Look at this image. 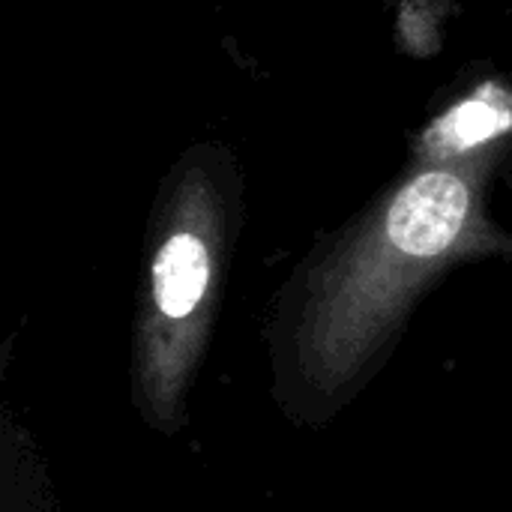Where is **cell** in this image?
<instances>
[{"label":"cell","instance_id":"obj_3","mask_svg":"<svg viewBox=\"0 0 512 512\" xmlns=\"http://www.w3.org/2000/svg\"><path fill=\"white\" fill-rule=\"evenodd\" d=\"M510 129L512 93L501 84H486L432 123L423 138V156L432 159V165H450L453 159L498 141Z\"/></svg>","mask_w":512,"mask_h":512},{"label":"cell","instance_id":"obj_1","mask_svg":"<svg viewBox=\"0 0 512 512\" xmlns=\"http://www.w3.org/2000/svg\"><path fill=\"white\" fill-rule=\"evenodd\" d=\"M483 165H429L399 183L360 234L315 276L300 324L309 381L345 384L453 258L486 240Z\"/></svg>","mask_w":512,"mask_h":512},{"label":"cell","instance_id":"obj_2","mask_svg":"<svg viewBox=\"0 0 512 512\" xmlns=\"http://www.w3.org/2000/svg\"><path fill=\"white\" fill-rule=\"evenodd\" d=\"M222 225L219 186L201 168L186 171L165 213L141 327V384L162 414H171L210 324Z\"/></svg>","mask_w":512,"mask_h":512}]
</instances>
